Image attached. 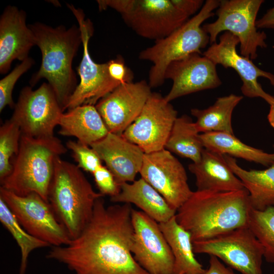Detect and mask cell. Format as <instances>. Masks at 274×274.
Segmentation results:
<instances>
[{
    "mask_svg": "<svg viewBox=\"0 0 274 274\" xmlns=\"http://www.w3.org/2000/svg\"><path fill=\"white\" fill-rule=\"evenodd\" d=\"M99 9L111 8L139 36L157 41L168 36L189 17L170 0H98Z\"/></svg>",
    "mask_w": 274,
    "mask_h": 274,
    "instance_id": "obj_7",
    "label": "cell"
},
{
    "mask_svg": "<svg viewBox=\"0 0 274 274\" xmlns=\"http://www.w3.org/2000/svg\"><path fill=\"white\" fill-rule=\"evenodd\" d=\"M202 274H236L230 267H226L215 256H210L209 268Z\"/></svg>",
    "mask_w": 274,
    "mask_h": 274,
    "instance_id": "obj_37",
    "label": "cell"
},
{
    "mask_svg": "<svg viewBox=\"0 0 274 274\" xmlns=\"http://www.w3.org/2000/svg\"><path fill=\"white\" fill-rule=\"evenodd\" d=\"M223 155L248 192L252 209L263 211L274 207V162L265 169L246 170L238 165L234 158Z\"/></svg>",
    "mask_w": 274,
    "mask_h": 274,
    "instance_id": "obj_24",
    "label": "cell"
},
{
    "mask_svg": "<svg viewBox=\"0 0 274 274\" xmlns=\"http://www.w3.org/2000/svg\"><path fill=\"white\" fill-rule=\"evenodd\" d=\"M58 133L75 136L78 141L89 146L105 138L107 127L95 106H78L63 113L59 121Z\"/></svg>",
    "mask_w": 274,
    "mask_h": 274,
    "instance_id": "obj_23",
    "label": "cell"
},
{
    "mask_svg": "<svg viewBox=\"0 0 274 274\" xmlns=\"http://www.w3.org/2000/svg\"><path fill=\"white\" fill-rule=\"evenodd\" d=\"M199 53L191 54L173 61L167 66L164 79L173 85L164 97L168 102L192 93L216 88L222 84L216 65Z\"/></svg>",
    "mask_w": 274,
    "mask_h": 274,
    "instance_id": "obj_18",
    "label": "cell"
},
{
    "mask_svg": "<svg viewBox=\"0 0 274 274\" xmlns=\"http://www.w3.org/2000/svg\"><path fill=\"white\" fill-rule=\"evenodd\" d=\"M220 2L207 0L196 15L168 36L155 41L152 46L140 52V59L153 63L148 77L151 88L164 83L165 71L172 62L191 54H201V49L210 42V37L201 24L214 15L213 10L219 7Z\"/></svg>",
    "mask_w": 274,
    "mask_h": 274,
    "instance_id": "obj_6",
    "label": "cell"
},
{
    "mask_svg": "<svg viewBox=\"0 0 274 274\" xmlns=\"http://www.w3.org/2000/svg\"><path fill=\"white\" fill-rule=\"evenodd\" d=\"M251 210L246 189L229 192L196 190L178 209L176 218L194 242L248 226Z\"/></svg>",
    "mask_w": 274,
    "mask_h": 274,
    "instance_id": "obj_2",
    "label": "cell"
},
{
    "mask_svg": "<svg viewBox=\"0 0 274 274\" xmlns=\"http://www.w3.org/2000/svg\"><path fill=\"white\" fill-rule=\"evenodd\" d=\"M71 150L77 166L92 174L102 165V160L96 152L89 146L79 141H68L66 144Z\"/></svg>",
    "mask_w": 274,
    "mask_h": 274,
    "instance_id": "obj_33",
    "label": "cell"
},
{
    "mask_svg": "<svg viewBox=\"0 0 274 274\" xmlns=\"http://www.w3.org/2000/svg\"><path fill=\"white\" fill-rule=\"evenodd\" d=\"M111 201L133 203L159 223L168 221L177 213L163 197L142 178L131 184H122L119 193L111 197Z\"/></svg>",
    "mask_w": 274,
    "mask_h": 274,
    "instance_id": "obj_22",
    "label": "cell"
},
{
    "mask_svg": "<svg viewBox=\"0 0 274 274\" xmlns=\"http://www.w3.org/2000/svg\"><path fill=\"white\" fill-rule=\"evenodd\" d=\"M188 169L196 179L197 191L229 192L245 189L223 155L204 148L200 160L189 164Z\"/></svg>",
    "mask_w": 274,
    "mask_h": 274,
    "instance_id": "obj_21",
    "label": "cell"
},
{
    "mask_svg": "<svg viewBox=\"0 0 274 274\" xmlns=\"http://www.w3.org/2000/svg\"><path fill=\"white\" fill-rule=\"evenodd\" d=\"M193 247L194 253L215 256L241 274H263V248L248 226L194 242Z\"/></svg>",
    "mask_w": 274,
    "mask_h": 274,
    "instance_id": "obj_9",
    "label": "cell"
},
{
    "mask_svg": "<svg viewBox=\"0 0 274 274\" xmlns=\"http://www.w3.org/2000/svg\"><path fill=\"white\" fill-rule=\"evenodd\" d=\"M31 57H27L17 65L8 75L0 81V112L6 106L14 108L15 104L12 98V91L18 79L34 64Z\"/></svg>",
    "mask_w": 274,
    "mask_h": 274,
    "instance_id": "obj_32",
    "label": "cell"
},
{
    "mask_svg": "<svg viewBox=\"0 0 274 274\" xmlns=\"http://www.w3.org/2000/svg\"><path fill=\"white\" fill-rule=\"evenodd\" d=\"M67 151L54 136L35 138L22 134L12 169L1 187L19 196L36 193L48 202L49 186L57 157Z\"/></svg>",
    "mask_w": 274,
    "mask_h": 274,
    "instance_id": "obj_5",
    "label": "cell"
},
{
    "mask_svg": "<svg viewBox=\"0 0 274 274\" xmlns=\"http://www.w3.org/2000/svg\"><path fill=\"white\" fill-rule=\"evenodd\" d=\"M140 174L176 211L193 192L183 165L165 149L145 154Z\"/></svg>",
    "mask_w": 274,
    "mask_h": 274,
    "instance_id": "obj_15",
    "label": "cell"
},
{
    "mask_svg": "<svg viewBox=\"0 0 274 274\" xmlns=\"http://www.w3.org/2000/svg\"><path fill=\"white\" fill-rule=\"evenodd\" d=\"M0 221L12 234L20 247L21 258L19 274H25L29 254L35 249L49 247L50 245L29 234L21 225L8 206L1 198Z\"/></svg>",
    "mask_w": 274,
    "mask_h": 274,
    "instance_id": "obj_29",
    "label": "cell"
},
{
    "mask_svg": "<svg viewBox=\"0 0 274 274\" xmlns=\"http://www.w3.org/2000/svg\"><path fill=\"white\" fill-rule=\"evenodd\" d=\"M78 22L83 46V53L77 72L80 83L70 97L64 107L70 110L78 106L95 105L120 84L113 79L109 72L108 62L103 63L95 62L89 51V41L93 34V27L89 19H85L81 10L72 5L67 4Z\"/></svg>",
    "mask_w": 274,
    "mask_h": 274,
    "instance_id": "obj_11",
    "label": "cell"
},
{
    "mask_svg": "<svg viewBox=\"0 0 274 274\" xmlns=\"http://www.w3.org/2000/svg\"><path fill=\"white\" fill-rule=\"evenodd\" d=\"M133 238L131 251L150 274H174V257L159 223L142 211L131 213Z\"/></svg>",
    "mask_w": 274,
    "mask_h": 274,
    "instance_id": "obj_14",
    "label": "cell"
},
{
    "mask_svg": "<svg viewBox=\"0 0 274 274\" xmlns=\"http://www.w3.org/2000/svg\"><path fill=\"white\" fill-rule=\"evenodd\" d=\"M0 198L30 235L52 247L66 246L72 241L49 203L39 194L31 193L19 196L1 186Z\"/></svg>",
    "mask_w": 274,
    "mask_h": 274,
    "instance_id": "obj_10",
    "label": "cell"
},
{
    "mask_svg": "<svg viewBox=\"0 0 274 274\" xmlns=\"http://www.w3.org/2000/svg\"><path fill=\"white\" fill-rule=\"evenodd\" d=\"M178 112L156 92H152L138 118L122 136L139 146L145 154L165 149Z\"/></svg>",
    "mask_w": 274,
    "mask_h": 274,
    "instance_id": "obj_13",
    "label": "cell"
},
{
    "mask_svg": "<svg viewBox=\"0 0 274 274\" xmlns=\"http://www.w3.org/2000/svg\"><path fill=\"white\" fill-rule=\"evenodd\" d=\"M239 44L238 39L229 31H225L219 37V43L215 42L204 51L202 55L215 64H221L225 68L234 70L242 81L241 91L245 96L260 97L270 105L274 102V97L265 92L258 82L259 77L268 79L274 87V75L259 68L252 60L236 51Z\"/></svg>",
    "mask_w": 274,
    "mask_h": 274,
    "instance_id": "obj_17",
    "label": "cell"
},
{
    "mask_svg": "<svg viewBox=\"0 0 274 274\" xmlns=\"http://www.w3.org/2000/svg\"><path fill=\"white\" fill-rule=\"evenodd\" d=\"M204 148L222 155L239 158L268 167L274 162V153L249 146L234 134L225 132H209L200 134Z\"/></svg>",
    "mask_w": 274,
    "mask_h": 274,
    "instance_id": "obj_26",
    "label": "cell"
},
{
    "mask_svg": "<svg viewBox=\"0 0 274 274\" xmlns=\"http://www.w3.org/2000/svg\"><path fill=\"white\" fill-rule=\"evenodd\" d=\"M99 193L111 197L117 195L121 191V186L110 170L102 164L92 174Z\"/></svg>",
    "mask_w": 274,
    "mask_h": 274,
    "instance_id": "obj_34",
    "label": "cell"
},
{
    "mask_svg": "<svg viewBox=\"0 0 274 274\" xmlns=\"http://www.w3.org/2000/svg\"><path fill=\"white\" fill-rule=\"evenodd\" d=\"M33 32L35 45L42 53L39 71L32 75L30 84L35 85L42 78L52 88L63 112L77 85L72 63L82 43L79 26L67 29L63 25L55 28L36 22L28 25Z\"/></svg>",
    "mask_w": 274,
    "mask_h": 274,
    "instance_id": "obj_3",
    "label": "cell"
},
{
    "mask_svg": "<svg viewBox=\"0 0 274 274\" xmlns=\"http://www.w3.org/2000/svg\"><path fill=\"white\" fill-rule=\"evenodd\" d=\"M273 151H274V144L273 145ZM273 153H274V152H273Z\"/></svg>",
    "mask_w": 274,
    "mask_h": 274,
    "instance_id": "obj_40",
    "label": "cell"
},
{
    "mask_svg": "<svg viewBox=\"0 0 274 274\" xmlns=\"http://www.w3.org/2000/svg\"><path fill=\"white\" fill-rule=\"evenodd\" d=\"M256 26L260 28H274V7L269 10L260 19L256 20Z\"/></svg>",
    "mask_w": 274,
    "mask_h": 274,
    "instance_id": "obj_38",
    "label": "cell"
},
{
    "mask_svg": "<svg viewBox=\"0 0 274 274\" xmlns=\"http://www.w3.org/2000/svg\"><path fill=\"white\" fill-rule=\"evenodd\" d=\"M109 72L111 77L121 83L132 82L133 75L132 71L125 65L121 57L108 61Z\"/></svg>",
    "mask_w": 274,
    "mask_h": 274,
    "instance_id": "obj_35",
    "label": "cell"
},
{
    "mask_svg": "<svg viewBox=\"0 0 274 274\" xmlns=\"http://www.w3.org/2000/svg\"><path fill=\"white\" fill-rule=\"evenodd\" d=\"M144 80L120 84L95 106L109 132L122 135L138 118L152 93Z\"/></svg>",
    "mask_w": 274,
    "mask_h": 274,
    "instance_id": "obj_16",
    "label": "cell"
},
{
    "mask_svg": "<svg viewBox=\"0 0 274 274\" xmlns=\"http://www.w3.org/2000/svg\"><path fill=\"white\" fill-rule=\"evenodd\" d=\"M26 13L7 6L0 18V73H6L13 60L22 61L35 45L34 35L26 24Z\"/></svg>",
    "mask_w": 274,
    "mask_h": 274,
    "instance_id": "obj_20",
    "label": "cell"
},
{
    "mask_svg": "<svg viewBox=\"0 0 274 274\" xmlns=\"http://www.w3.org/2000/svg\"><path fill=\"white\" fill-rule=\"evenodd\" d=\"M10 118L19 126L22 134L42 138L54 136L63 110L51 86L42 84L36 90L26 86L21 91Z\"/></svg>",
    "mask_w": 274,
    "mask_h": 274,
    "instance_id": "obj_12",
    "label": "cell"
},
{
    "mask_svg": "<svg viewBox=\"0 0 274 274\" xmlns=\"http://www.w3.org/2000/svg\"><path fill=\"white\" fill-rule=\"evenodd\" d=\"M90 146L96 152L118 184L133 182L140 173L145 153L122 135L109 132Z\"/></svg>",
    "mask_w": 274,
    "mask_h": 274,
    "instance_id": "obj_19",
    "label": "cell"
},
{
    "mask_svg": "<svg viewBox=\"0 0 274 274\" xmlns=\"http://www.w3.org/2000/svg\"><path fill=\"white\" fill-rule=\"evenodd\" d=\"M263 0H222L216 11V21L203 25L210 37V43L216 42L222 31H229L239 41L241 55L255 59L257 48H266V35L258 31L256 17Z\"/></svg>",
    "mask_w": 274,
    "mask_h": 274,
    "instance_id": "obj_8",
    "label": "cell"
},
{
    "mask_svg": "<svg viewBox=\"0 0 274 274\" xmlns=\"http://www.w3.org/2000/svg\"><path fill=\"white\" fill-rule=\"evenodd\" d=\"M101 197L81 234L66 246L52 247L46 257L75 274H150L131 251L133 229L130 203L106 207Z\"/></svg>",
    "mask_w": 274,
    "mask_h": 274,
    "instance_id": "obj_1",
    "label": "cell"
},
{
    "mask_svg": "<svg viewBox=\"0 0 274 274\" xmlns=\"http://www.w3.org/2000/svg\"><path fill=\"white\" fill-rule=\"evenodd\" d=\"M248 227L262 246L265 260L274 264V207L263 211L252 209Z\"/></svg>",
    "mask_w": 274,
    "mask_h": 274,
    "instance_id": "obj_30",
    "label": "cell"
},
{
    "mask_svg": "<svg viewBox=\"0 0 274 274\" xmlns=\"http://www.w3.org/2000/svg\"><path fill=\"white\" fill-rule=\"evenodd\" d=\"M22 132L19 126L10 119L0 128V182L10 175L11 160L19 150Z\"/></svg>",
    "mask_w": 274,
    "mask_h": 274,
    "instance_id": "obj_31",
    "label": "cell"
},
{
    "mask_svg": "<svg viewBox=\"0 0 274 274\" xmlns=\"http://www.w3.org/2000/svg\"><path fill=\"white\" fill-rule=\"evenodd\" d=\"M243 97L242 95L230 94L218 98L212 106L206 109H192L191 113L196 119L195 123L198 132H220L234 134L232 115Z\"/></svg>",
    "mask_w": 274,
    "mask_h": 274,
    "instance_id": "obj_27",
    "label": "cell"
},
{
    "mask_svg": "<svg viewBox=\"0 0 274 274\" xmlns=\"http://www.w3.org/2000/svg\"><path fill=\"white\" fill-rule=\"evenodd\" d=\"M159 224L174 257V274H202L206 269L195 257L191 234L178 223L176 215Z\"/></svg>",
    "mask_w": 274,
    "mask_h": 274,
    "instance_id": "obj_25",
    "label": "cell"
},
{
    "mask_svg": "<svg viewBox=\"0 0 274 274\" xmlns=\"http://www.w3.org/2000/svg\"><path fill=\"white\" fill-rule=\"evenodd\" d=\"M267 119L270 125L274 128V102L270 105Z\"/></svg>",
    "mask_w": 274,
    "mask_h": 274,
    "instance_id": "obj_39",
    "label": "cell"
},
{
    "mask_svg": "<svg viewBox=\"0 0 274 274\" xmlns=\"http://www.w3.org/2000/svg\"><path fill=\"white\" fill-rule=\"evenodd\" d=\"M165 149L182 157L198 162L204 149L195 122L184 115L176 119Z\"/></svg>",
    "mask_w": 274,
    "mask_h": 274,
    "instance_id": "obj_28",
    "label": "cell"
},
{
    "mask_svg": "<svg viewBox=\"0 0 274 274\" xmlns=\"http://www.w3.org/2000/svg\"><path fill=\"white\" fill-rule=\"evenodd\" d=\"M96 192L80 168L57 157L48 192V202L72 239L77 237L90 220Z\"/></svg>",
    "mask_w": 274,
    "mask_h": 274,
    "instance_id": "obj_4",
    "label": "cell"
},
{
    "mask_svg": "<svg viewBox=\"0 0 274 274\" xmlns=\"http://www.w3.org/2000/svg\"><path fill=\"white\" fill-rule=\"evenodd\" d=\"M173 4L183 14L189 17L203 6L202 0H170Z\"/></svg>",
    "mask_w": 274,
    "mask_h": 274,
    "instance_id": "obj_36",
    "label": "cell"
}]
</instances>
